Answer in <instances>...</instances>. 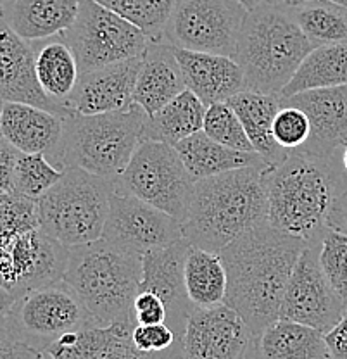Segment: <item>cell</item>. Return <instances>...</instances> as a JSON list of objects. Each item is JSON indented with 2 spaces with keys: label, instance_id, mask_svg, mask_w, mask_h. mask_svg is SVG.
<instances>
[{
  "label": "cell",
  "instance_id": "2e32d148",
  "mask_svg": "<svg viewBox=\"0 0 347 359\" xmlns=\"http://www.w3.org/2000/svg\"><path fill=\"white\" fill-rule=\"evenodd\" d=\"M0 99L6 102H23L66 118L71 109L59 106L47 97L35 71L33 45L18 35L0 18Z\"/></svg>",
  "mask_w": 347,
  "mask_h": 359
},
{
  "label": "cell",
  "instance_id": "ac0fdd59",
  "mask_svg": "<svg viewBox=\"0 0 347 359\" xmlns=\"http://www.w3.org/2000/svg\"><path fill=\"white\" fill-rule=\"evenodd\" d=\"M142 55L81 73L69 99V109L78 114H104L133 106Z\"/></svg>",
  "mask_w": 347,
  "mask_h": 359
},
{
  "label": "cell",
  "instance_id": "83f0119b",
  "mask_svg": "<svg viewBox=\"0 0 347 359\" xmlns=\"http://www.w3.org/2000/svg\"><path fill=\"white\" fill-rule=\"evenodd\" d=\"M206 109V104L186 88L163 109L145 118L144 140L177 145L203 130Z\"/></svg>",
  "mask_w": 347,
  "mask_h": 359
},
{
  "label": "cell",
  "instance_id": "e0dca14e",
  "mask_svg": "<svg viewBox=\"0 0 347 359\" xmlns=\"http://www.w3.org/2000/svg\"><path fill=\"white\" fill-rule=\"evenodd\" d=\"M190 242L184 237L173 245L152 249L142 256V278L139 290L158 294L170 311L168 325L184 337L186 318L193 309L185 289V257Z\"/></svg>",
  "mask_w": 347,
  "mask_h": 359
},
{
  "label": "cell",
  "instance_id": "4dcf8cb0",
  "mask_svg": "<svg viewBox=\"0 0 347 359\" xmlns=\"http://www.w3.org/2000/svg\"><path fill=\"white\" fill-rule=\"evenodd\" d=\"M315 47L347 42V7L332 0H316L294 14Z\"/></svg>",
  "mask_w": 347,
  "mask_h": 359
},
{
  "label": "cell",
  "instance_id": "9c48e42d",
  "mask_svg": "<svg viewBox=\"0 0 347 359\" xmlns=\"http://www.w3.org/2000/svg\"><path fill=\"white\" fill-rule=\"evenodd\" d=\"M95 325L64 280L20 295L7 318L6 330L40 353L69 332Z\"/></svg>",
  "mask_w": 347,
  "mask_h": 359
},
{
  "label": "cell",
  "instance_id": "7bdbcfd3",
  "mask_svg": "<svg viewBox=\"0 0 347 359\" xmlns=\"http://www.w3.org/2000/svg\"><path fill=\"white\" fill-rule=\"evenodd\" d=\"M0 359H46L43 353L21 342L11 332L0 330Z\"/></svg>",
  "mask_w": 347,
  "mask_h": 359
},
{
  "label": "cell",
  "instance_id": "f907efd6",
  "mask_svg": "<svg viewBox=\"0 0 347 359\" xmlns=\"http://www.w3.org/2000/svg\"><path fill=\"white\" fill-rule=\"evenodd\" d=\"M332 2H337V4H341V6L347 7V0H332Z\"/></svg>",
  "mask_w": 347,
  "mask_h": 359
},
{
  "label": "cell",
  "instance_id": "1f68e13d",
  "mask_svg": "<svg viewBox=\"0 0 347 359\" xmlns=\"http://www.w3.org/2000/svg\"><path fill=\"white\" fill-rule=\"evenodd\" d=\"M113 13L133 22L151 42H164V28L175 0H95Z\"/></svg>",
  "mask_w": 347,
  "mask_h": 359
},
{
  "label": "cell",
  "instance_id": "8d00e7d4",
  "mask_svg": "<svg viewBox=\"0 0 347 359\" xmlns=\"http://www.w3.org/2000/svg\"><path fill=\"white\" fill-rule=\"evenodd\" d=\"M273 135L280 147L285 151L304 147L311 135V123L308 114L299 107L282 106L275 116Z\"/></svg>",
  "mask_w": 347,
  "mask_h": 359
},
{
  "label": "cell",
  "instance_id": "6da1fadb",
  "mask_svg": "<svg viewBox=\"0 0 347 359\" xmlns=\"http://www.w3.org/2000/svg\"><path fill=\"white\" fill-rule=\"evenodd\" d=\"M306 245L296 235L264 223L219 252L229 276L225 304L244 318L254 337L278 320L283 294Z\"/></svg>",
  "mask_w": 347,
  "mask_h": 359
},
{
  "label": "cell",
  "instance_id": "e575fe53",
  "mask_svg": "<svg viewBox=\"0 0 347 359\" xmlns=\"http://www.w3.org/2000/svg\"><path fill=\"white\" fill-rule=\"evenodd\" d=\"M203 132L226 147L242 152H256L240 118L229 102H215L207 106Z\"/></svg>",
  "mask_w": 347,
  "mask_h": 359
},
{
  "label": "cell",
  "instance_id": "52a82bcc",
  "mask_svg": "<svg viewBox=\"0 0 347 359\" xmlns=\"http://www.w3.org/2000/svg\"><path fill=\"white\" fill-rule=\"evenodd\" d=\"M114 190L113 180L66 168L62 178L36 201L40 228L69 249L99 241Z\"/></svg>",
  "mask_w": 347,
  "mask_h": 359
},
{
  "label": "cell",
  "instance_id": "74e56055",
  "mask_svg": "<svg viewBox=\"0 0 347 359\" xmlns=\"http://www.w3.org/2000/svg\"><path fill=\"white\" fill-rule=\"evenodd\" d=\"M39 226L36 201L14 192H2L0 196V233L2 231L33 230Z\"/></svg>",
  "mask_w": 347,
  "mask_h": 359
},
{
  "label": "cell",
  "instance_id": "db71d44e",
  "mask_svg": "<svg viewBox=\"0 0 347 359\" xmlns=\"http://www.w3.org/2000/svg\"><path fill=\"white\" fill-rule=\"evenodd\" d=\"M0 2H6V0H0Z\"/></svg>",
  "mask_w": 347,
  "mask_h": 359
},
{
  "label": "cell",
  "instance_id": "f1b7e54d",
  "mask_svg": "<svg viewBox=\"0 0 347 359\" xmlns=\"http://www.w3.org/2000/svg\"><path fill=\"white\" fill-rule=\"evenodd\" d=\"M347 85V42L315 47L297 67L280 97L297 95L316 88H332Z\"/></svg>",
  "mask_w": 347,
  "mask_h": 359
},
{
  "label": "cell",
  "instance_id": "8fae6325",
  "mask_svg": "<svg viewBox=\"0 0 347 359\" xmlns=\"http://www.w3.org/2000/svg\"><path fill=\"white\" fill-rule=\"evenodd\" d=\"M247 13L238 0H175L164 42L233 57Z\"/></svg>",
  "mask_w": 347,
  "mask_h": 359
},
{
  "label": "cell",
  "instance_id": "44dd1931",
  "mask_svg": "<svg viewBox=\"0 0 347 359\" xmlns=\"http://www.w3.org/2000/svg\"><path fill=\"white\" fill-rule=\"evenodd\" d=\"M180 62L186 88L196 93L206 106L226 102L235 93L245 90L244 73L233 57L209 52L173 47Z\"/></svg>",
  "mask_w": 347,
  "mask_h": 359
},
{
  "label": "cell",
  "instance_id": "3957f363",
  "mask_svg": "<svg viewBox=\"0 0 347 359\" xmlns=\"http://www.w3.org/2000/svg\"><path fill=\"white\" fill-rule=\"evenodd\" d=\"M264 166L196 180L186 218L182 222L186 241L219 254L245 231L268 223Z\"/></svg>",
  "mask_w": 347,
  "mask_h": 359
},
{
  "label": "cell",
  "instance_id": "c3c4849f",
  "mask_svg": "<svg viewBox=\"0 0 347 359\" xmlns=\"http://www.w3.org/2000/svg\"><path fill=\"white\" fill-rule=\"evenodd\" d=\"M238 2H240L247 11H252V9H256V7L263 6L266 0H238Z\"/></svg>",
  "mask_w": 347,
  "mask_h": 359
},
{
  "label": "cell",
  "instance_id": "7dc6e473",
  "mask_svg": "<svg viewBox=\"0 0 347 359\" xmlns=\"http://www.w3.org/2000/svg\"><path fill=\"white\" fill-rule=\"evenodd\" d=\"M313 2H316V0H266L264 4H270V6L278 7L280 11H285V13H289L290 16H294L297 11H301L302 7L309 6V4Z\"/></svg>",
  "mask_w": 347,
  "mask_h": 359
},
{
  "label": "cell",
  "instance_id": "5b68a950",
  "mask_svg": "<svg viewBox=\"0 0 347 359\" xmlns=\"http://www.w3.org/2000/svg\"><path fill=\"white\" fill-rule=\"evenodd\" d=\"M313 48L294 16L263 4L245 16L233 59L242 67L245 90L280 93Z\"/></svg>",
  "mask_w": 347,
  "mask_h": 359
},
{
  "label": "cell",
  "instance_id": "681fc988",
  "mask_svg": "<svg viewBox=\"0 0 347 359\" xmlns=\"http://www.w3.org/2000/svg\"><path fill=\"white\" fill-rule=\"evenodd\" d=\"M341 161H342V166L347 171V144H344V147L341 149Z\"/></svg>",
  "mask_w": 347,
  "mask_h": 359
},
{
  "label": "cell",
  "instance_id": "484cf974",
  "mask_svg": "<svg viewBox=\"0 0 347 359\" xmlns=\"http://www.w3.org/2000/svg\"><path fill=\"white\" fill-rule=\"evenodd\" d=\"M251 354L252 359H330L322 332L280 318L254 337Z\"/></svg>",
  "mask_w": 347,
  "mask_h": 359
},
{
  "label": "cell",
  "instance_id": "60d3db41",
  "mask_svg": "<svg viewBox=\"0 0 347 359\" xmlns=\"http://www.w3.org/2000/svg\"><path fill=\"white\" fill-rule=\"evenodd\" d=\"M133 314L137 325H158L168 323L170 311L158 294L151 290H139L133 302Z\"/></svg>",
  "mask_w": 347,
  "mask_h": 359
},
{
  "label": "cell",
  "instance_id": "7402d4cb",
  "mask_svg": "<svg viewBox=\"0 0 347 359\" xmlns=\"http://www.w3.org/2000/svg\"><path fill=\"white\" fill-rule=\"evenodd\" d=\"M184 90L186 85L173 45L168 42L149 43L142 55L133 104L140 106L147 116H152Z\"/></svg>",
  "mask_w": 347,
  "mask_h": 359
},
{
  "label": "cell",
  "instance_id": "836d02e7",
  "mask_svg": "<svg viewBox=\"0 0 347 359\" xmlns=\"http://www.w3.org/2000/svg\"><path fill=\"white\" fill-rule=\"evenodd\" d=\"M62 173L64 170L54 166L47 156L21 152L18 157L16 171H14L13 192L39 201L62 178Z\"/></svg>",
  "mask_w": 347,
  "mask_h": 359
},
{
  "label": "cell",
  "instance_id": "603a6c76",
  "mask_svg": "<svg viewBox=\"0 0 347 359\" xmlns=\"http://www.w3.org/2000/svg\"><path fill=\"white\" fill-rule=\"evenodd\" d=\"M2 20L28 42L62 35L74 25L80 0H6Z\"/></svg>",
  "mask_w": 347,
  "mask_h": 359
},
{
  "label": "cell",
  "instance_id": "d6a6232c",
  "mask_svg": "<svg viewBox=\"0 0 347 359\" xmlns=\"http://www.w3.org/2000/svg\"><path fill=\"white\" fill-rule=\"evenodd\" d=\"M111 342V327H90L59 337L43 351L47 359H102Z\"/></svg>",
  "mask_w": 347,
  "mask_h": 359
},
{
  "label": "cell",
  "instance_id": "d590c367",
  "mask_svg": "<svg viewBox=\"0 0 347 359\" xmlns=\"http://www.w3.org/2000/svg\"><path fill=\"white\" fill-rule=\"evenodd\" d=\"M320 264L330 285L347 306V235L327 228L320 238Z\"/></svg>",
  "mask_w": 347,
  "mask_h": 359
},
{
  "label": "cell",
  "instance_id": "ffe728a7",
  "mask_svg": "<svg viewBox=\"0 0 347 359\" xmlns=\"http://www.w3.org/2000/svg\"><path fill=\"white\" fill-rule=\"evenodd\" d=\"M0 132L26 154H43L57 166L64 135V118L23 102H6L0 116Z\"/></svg>",
  "mask_w": 347,
  "mask_h": 359
},
{
  "label": "cell",
  "instance_id": "816d5d0a",
  "mask_svg": "<svg viewBox=\"0 0 347 359\" xmlns=\"http://www.w3.org/2000/svg\"><path fill=\"white\" fill-rule=\"evenodd\" d=\"M4 104H6V100L0 99V116H2V109H4Z\"/></svg>",
  "mask_w": 347,
  "mask_h": 359
},
{
  "label": "cell",
  "instance_id": "ba28073f",
  "mask_svg": "<svg viewBox=\"0 0 347 359\" xmlns=\"http://www.w3.org/2000/svg\"><path fill=\"white\" fill-rule=\"evenodd\" d=\"M196 180L186 171L180 152L164 142L144 140L121 175L116 192L135 196L184 222Z\"/></svg>",
  "mask_w": 347,
  "mask_h": 359
},
{
  "label": "cell",
  "instance_id": "4fadbf2b",
  "mask_svg": "<svg viewBox=\"0 0 347 359\" xmlns=\"http://www.w3.org/2000/svg\"><path fill=\"white\" fill-rule=\"evenodd\" d=\"M346 311L347 306L330 285L320 264V241L308 242L290 275L278 318L327 334Z\"/></svg>",
  "mask_w": 347,
  "mask_h": 359
},
{
  "label": "cell",
  "instance_id": "f6af8a7d",
  "mask_svg": "<svg viewBox=\"0 0 347 359\" xmlns=\"http://www.w3.org/2000/svg\"><path fill=\"white\" fill-rule=\"evenodd\" d=\"M328 228L347 235V189L337 197L332 208L330 216H328Z\"/></svg>",
  "mask_w": 347,
  "mask_h": 359
},
{
  "label": "cell",
  "instance_id": "f546056e",
  "mask_svg": "<svg viewBox=\"0 0 347 359\" xmlns=\"http://www.w3.org/2000/svg\"><path fill=\"white\" fill-rule=\"evenodd\" d=\"M229 276L222 254L190 244L185 257V289L193 308L225 304Z\"/></svg>",
  "mask_w": 347,
  "mask_h": 359
},
{
  "label": "cell",
  "instance_id": "30bf717a",
  "mask_svg": "<svg viewBox=\"0 0 347 359\" xmlns=\"http://www.w3.org/2000/svg\"><path fill=\"white\" fill-rule=\"evenodd\" d=\"M62 36L73 48L81 73L139 57L151 43L133 22L95 0H80L76 21Z\"/></svg>",
  "mask_w": 347,
  "mask_h": 359
},
{
  "label": "cell",
  "instance_id": "8992f818",
  "mask_svg": "<svg viewBox=\"0 0 347 359\" xmlns=\"http://www.w3.org/2000/svg\"><path fill=\"white\" fill-rule=\"evenodd\" d=\"M145 118L147 114L137 104L104 114L71 112L64 118L57 168H81L114 182L144 142Z\"/></svg>",
  "mask_w": 347,
  "mask_h": 359
},
{
  "label": "cell",
  "instance_id": "f35d334b",
  "mask_svg": "<svg viewBox=\"0 0 347 359\" xmlns=\"http://www.w3.org/2000/svg\"><path fill=\"white\" fill-rule=\"evenodd\" d=\"M109 327L111 342L102 359H185L184 344L163 354L140 353L132 342V332L137 327V321H119Z\"/></svg>",
  "mask_w": 347,
  "mask_h": 359
},
{
  "label": "cell",
  "instance_id": "f5cc1de1",
  "mask_svg": "<svg viewBox=\"0 0 347 359\" xmlns=\"http://www.w3.org/2000/svg\"><path fill=\"white\" fill-rule=\"evenodd\" d=\"M0 18H2V4H0Z\"/></svg>",
  "mask_w": 347,
  "mask_h": 359
},
{
  "label": "cell",
  "instance_id": "bcb514c9",
  "mask_svg": "<svg viewBox=\"0 0 347 359\" xmlns=\"http://www.w3.org/2000/svg\"><path fill=\"white\" fill-rule=\"evenodd\" d=\"M16 297L9 290L0 285V330H6L7 318H9L11 309H13Z\"/></svg>",
  "mask_w": 347,
  "mask_h": 359
},
{
  "label": "cell",
  "instance_id": "277c9868",
  "mask_svg": "<svg viewBox=\"0 0 347 359\" xmlns=\"http://www.w3.org/2000/svg\"><path fill=\"white\" fill-rule=\"evenodd\" d=\"M142 278V256L104 238L71 247L68 268L62 276L99 327L137 321L133 302Z\"/></svg>",
  "mask_w": 347,
  "mask_h": 359
},
{
  "label": "cell",
  "instance_id": "4316f807",
  "mask_svg": "<svg viewBox=\"0 0 347 359\" xmlns=\"http://www.w3.org/2000/svg\"><path fill=\"white\" fill-rule=\"evenodd\" d=\"M177 151L180 152L186 171L193 180H203L242 168L263 166L268 164L257 152H242L226 147L215 138L209 137L203 130L192 137L178 142Z\"/></svg>",
  "mask_w": 347,
  "mask_h": 359
},
{
  "label": "cell",
  "instance_id": "d6986e66",
  "mask_svg": "<svg viewBox=\"0 0 347 359\" xmlns=\"http://www.w3.org/2000/svg\"><path fill=\"white\" fill-rule=\"evenodd\" d=\"M282 106L299 107L308 114L311 135L302 149L328 156L347 144V85L316 88L297 95L282 97Z\"/></svg>",
  "mask_w": 347,
  "mask_h": 359
},
{
  "label": "cell",
  "instance_id": "11a10c76",
  "mask_svg": "<svg viewBox=\"0 0 347 359\" xmlns=\"http://www.w3.org/2000/svg\"><path fill=\"white\" fill-rule=\"evenodd\" d=\"M0 196H2V192H0Z\"/></svg>",
  "mask_w": 347,
  "mask_h": 359
},
{
  "label": "cell",
  "instance_id": "7a4b0ae2",
  "mask_svg": "<svg viewBox=\"0 0 347 359\" xmlns=\"http://www.w3.org/2000/svg\"><path fill=\"white\" fill-rule=\"evenodd\" d=\"M263 183L268 223L306 242L320 241L335 201L347 189L341 149L328 156L302 147L289 151L280 163L264 166Z\"/></svg>",
  "mask_w": 347,
  "mask_h": 359
},
{
  "label": "cell",
  "instance_id": "d4e9b609",
  "mask_svg": "<svg viewBox=\"0 0 347 359\" xmlns=\"http://www.w3.org/2000/svg\"><path fill=\"white\" fill-rule=\"evenodd\" d=\"M32 45L35 50V71L40 87L54 102L69 109V99L81 76L73 48L62 35L35 40Z\"/></svg>",
  "mask_w": 347,
  "mask_h": 359
},
{
  "label": "cell",
  "instance_id": "ab89813d",
  "mask_svg": "<svg viewBox=\"0 0 347 359\" xmlns=\"http://www.w3.org/2000/svg\"><path fill=\"white\" fill-rule=\"evenodd\" d=\"M182 337L168 323L137 325L132 332V342L140 353L163 354L182 346Z\"/></svg>",
  "mask_w": 347,
  "mask_h": 359
},
{
  "label": "cell",
  "instance_id": "5bb4252c",
  "mask_svg": "<svg viewBox=\"0 0 347 359\" xmlns=\"http://www.w3.org/2000/svg\"><path fill=\"white\" fill-rule=\"evenodd\" d=\"M104 241L144 256L147 250L173 245L184 238L182 223L161 209L130 194L113 192Z\"/></svg>",
  "mask_w": 347,
  "mask_h": 359
},
{
  "label": "cell",
  "instance_id": "b9f144b4",
  "mask_svg": "<svg viewBox=\"0 0 347 359\" xmlns=\"http://www.w3.org/2000/svg\"><path fill=\"white\" fill-rule=\"evenodd\" d=\"M21 151L14 147L0 132V192L14 190V171Z\"/></svg>",
  "mask_w": 347,
  "mask_h": 359
},
{
  "label": "cell",
  "instance_id": "7c38bea8",
  "mask_svg": "<svg viewBox=\"0 0 347 359\" xmlns=\"http://www.w3.org/2000/svg\"><path fill=\"white\" fill-rule=\"evenodd\" d=\"M69 247L42 228L0 233V285L14 297L61 282L68 268Z\"/></svg>",
  "mask_w": 347,
  "mask_h": 359
},
{
  "label": "cell",
  "instance_id": "ee69618b",
  "mask_svg": "<svg viewBox=\"0 0 347 359\" xmlns=\"http://www.w3.org/2000/svg\"><path fill=\"white\" fill-rule=\"evenodd\" d=\"M330 359H347V311L334 328L323 334Z\"/></svg>",
  "mask_w": 347,
  "mask_h": 359
},
{
  "label": "cell",
  "instance_id": "9a60e30c",
  "mask_svg": "<svg viewBox=\"0 0 347 359\" xmlns=\"http://www.w3.org/2000/svg\"><path fill=\"white\" fill-rule=\"evenodd\" d=\"M185 359H247L254 334L230 306L193 308L184 332Z\"/></svg>",
  "mask_w": 347,
  "mask_h": 359
},
{
  "label": "cell",
  "instance_id": "cb8c5ba5",
  "mask_svg": "<svg viewBox=\"0 0 347 359\" xmlns=\"http://www.w3.org/2000/svg\"><path fill=\"white\" fill-rule=\"evenodd\" d=\"M226 102L240 118L254 151L268 164H277L289 154V151L280 147L273 135L275 116L282 107L280 93H261L254 92V90H242V92L230 97Z\"/></svg>",
  "mask_w": 347,
  "mask_h": 359
}]
</instances>
